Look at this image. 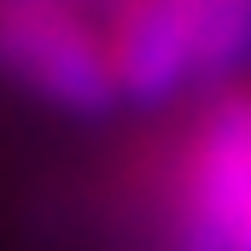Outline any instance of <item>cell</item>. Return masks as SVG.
I'll return each mask as SVG.
<instances>
[{
	"label": "cell",
	"mask_w": 251,
	"mask_h": 251,
	"mask_svg": "<svg viewBox=\"0 0 251 251\" xmlns=\"http://www.w3.org/2000/svg\"><path fill=\"white\" fill-rule=\"evenodd\" d=\"M100 29L123 100H170L251 59L246 0H128L100 12Z\"/></svg>",
	"instance_id": "obj_1"
},
{
	"label": "cell",
	"mask_w": 251,
	"mask_h": 251,
	"mask_svg": "<svg viewBox=\"0 0 251 251\" xmlns=\"http://www.w3.org/2000/svg\"><path fill=\"white\" fill-rule=\"evenodd\" d=\"M170 216L181 251H251V82L193 111L170 164Z\"/></svg>",
	"instance_id": "obj_2"
},
{
	"label": "cell",
	"mask_w": 251,
	"mask_h": 251,
	"mask_svg": "<svg viewBox=\"0 0 251 251\" xmlns=\"http://www.w3.org/2000/svg\"><path fill=\"white\" fill-rule=\"evenodd\" d=\"M0 76L76 117H94L123 100L100 12L59 0H0Z\"/></svg>",
	"instance_id": "obj_3"
}]
</instances>
